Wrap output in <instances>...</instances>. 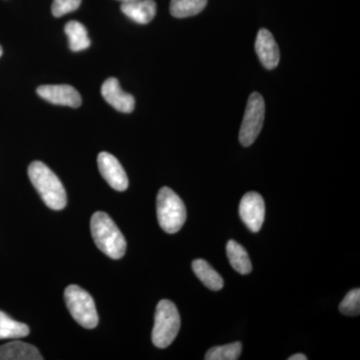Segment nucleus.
<instances>
[{
    "label": "nucleus",
    "instance_id": "nucleus-1",
    "mask_svg": "<svg viewBox=\"0 0 360 360\" xmlns=\"http://www.w3.org/2000/svg\"><path fill=\"white\" fill-rule=\"evenodd\" d=\"M28 176L45 205L53 210H61L68 198L65 186L53 172L41 161H33L28 167Z\"/></svg>",
    "mask_w": 360,
    "mask_h": 360
},
{
    "label": "nucleus",
    "instance_id": "nucleus-2",
    "mask_svg": "<svg viewBox=\"0 0 360 360\" xmlns=\"http://www.w3.org/2000/svg\"><path fill=\"white\" fill-rule=\"evenodd\" d=\"M92 238L97 248L112 259H120L127 251V240L115 221L105 212H97L90 221Z\"/></svg>",
    "mask_w": 360,
    "mask_h": 360
},
{
    "label": "nucleus",
    "instance_id": "nucleus-3",
    "mask_svg": "<svg viewBox=\"0 0 360 360\" xmlns=\"http://www.w3.org/2000/svg\"><path fill=\"white\" fill-rule=\"evenodd\" d=\"M156 212L161 229L167 233L179 232L186 220L184 201L169 187H162L158 193Z\"/></svg>",
    "mask_w": 360,
    "mask_h": 360
},
{
    "label": "nucleus",
    "instance_id": "nucleus-4",
    "mask_svg": "<svg viewBox=\"0 0 360 360\" xmlns=\"http://www.w3.org/2000/svg\"><path fill=\"white\" fill-rule=\"evenodd\" d=\"M180 329L179 310L174 302L162 300L156 307L153 342L156 347L167 348L174 342Z\"/></svg>",
    "mask_w": 360,
    "mask_h": 360
},
{
    "label": "nucleus",
    "instance_id": "nucleus-5",
    "mask_svg": "<svg viewBox=\"0 0 360 360\" xmlns=\"http://www.w3.org/2000/svg\"><path fill=\"white\" fill-rule=\"evenodd\" d=\"M65 298L71 316L79 326L87 329L96 328L98 314L94 298L89 292L73 284L66 288Z\"/></svg>",
    "mask_w": 360,
    "mask_h": 360
},
{
    "label": "nucleus",
    "instance_id": "nucleus-6",
    "mask_svg": "<svg viewBox=\"0 0 360 360\" xmlns=\"http://www.w3.org/2000/svg\"><path fill=\"white\" fill-rule=\"evenodd\" d=\"M265 116L264 97L258 92H253L248 98V105L239 131V141L248 148L253 143L262 131Z\"/></svg>",
    "mask_w": 360,
    "mask_h": 360
},
{
    "label": "nucleus",
    "instance_id": "nucleus-7",
    "mask_svg": "<svg viewBox=\"0 0 360 360\" xmlns=\"http://www.w3.org/2000/svg\"><path fill=\"white\" fill-rule=\"evenodd\" d=\"M239 215L251 231H259L265 219V203L262 196L252 191L245 194L239 205Z\"/></svg>",
    "mask_w": 360,
    "mask_h": 360
},
{
    "label": "nucleus",
    "instance_id": "nucleus-8",
    "mask_svg": "<svg viewBox=\"0 0 360 360\" xmlns=\"http://www.w3.org/2000/svg\"><path fill=\"white\" fill-rule=\"evenodd\" d=\"M99 172L108 184L117 191H127L129 177L117 158L108 153H101L97 156Z\"/></svg>",
    "mask_w": 360,
    "mask_h": 360
},
{
    "label": "nucleus",
    "instance_id": "nucleus-9",
    "mask_svg": "<svg viewBox=\"0 0 360 360\" xmlns=\"http://www.w3.org/2000/svg\"><path fill=\"white\" fill-rule=\"evenodd\" d=\"M37 92L44 101L56 105L70 106L72 108L82 105V99L79 92L70 85H41Z\"/></svg>",
    "mask_w": 360,
    "mask_h": 360
},
{
    "label": "nucleus",
    "instance_id": "nucleus-10",
    "mask_svg": "<svg viewBox=\"0 0 360 360\" xmlns=\"http://www.w3.org/2000/svg\"><path fill=\"white\" fill-rule=\"evenodd\" d=\"M101 94L106 103H110L113 108L120 112L130 113L134 110V97L123 91L120 82L115 77L108 78L103 82Z\"/></svg>",
    "mask_w": 360,
    "mask_h": 360
},
{
    "label": "nucleus",
    "instance_id": "nucleus-11",
    "mask_svg": "<svg viewBox=\"0 0 360 360\" xmlns=\"http://www.w3.org/2000/svg\"><path fill=\"white\" fill-rule=\"evenodd\" d=\"M255 51L265 68L274 70L281 60V52L269 30H260L255 40Z\"/></svg>",
    "mask_w": 360,
    "mask_h": 360
},
{
    "label": "nucleus",
    "instance_id": "nucleus-12",
    "mask_svg": "<svg viewBox=\"0 0 360 360\" xmlns=\"http://www.w3.org/2000/svg\"><path fill=\"white\" fill-rule=\"evenodd\" d=\"M122 11L127 18L139 25H148L156 15L155 0H136L122 4Z\"/></svg>",
    "mask_w": 360,
    "mask_h": 360
},
{
    "label": "nucleus",
    "instance_id": "nucleus-13",
    "mask_svg": "<svg viewBox=\"0 0 360 360\" xmlns=\"http://www.w3.org/2000/svg\"><path fill=\"white\" fill-rule=\"evenodd\" d=\"M39 349L30 343L11 341L0 347V360H41Z\"/></svg>",
    "mask_w": 360,
    "mask_h": 360
},
{
    "label": "nucleus",
    "instance_id": "nucleus-14",
    "mask_svg": "<svg viewBox=\"0 0 360 360\" xmlns=\"http://www.w3.org/2000/svg\"><path fill=\"white\" fill-rule=\"evenodd\" d=\"M193 269L196 276L200 279L201 283L205 284L206 288H210V290L219 291L224 288V283L222 277L205 259L194 260Z\"/></svg>",
    "mask_w": 360,
    "mask_h": 360
},
{
    "label": "nucleus",
    "instance_id": "nucleus-15",
    "mask_svg": "<svg viewBox=\"0 0 360 360\" xmlns=\"http://www.w3.org/2000/svg\"><path fill=\"white\" fill-rule=\"evenodd\" d=\"M226 255L231 262L232 269L238 274L245 276L250 274L252 270L250 255L246 252L245 248L234 240H229L226 245Z\"/></svg>",
    "mask_w": 360,
    "mask_h": 360
},
{
    "label": "nucleus",
    "instance_id": "nucleus-16",
    "mask_svg": "<svg viewBox=\"0 0 360 360\" xmlns=\"http://www.w3.org/2000/svg\"><path fill=\"white\" fill-rule=\"evenodd\" d=\"M65 32L68 37L70 49L72 51H85L91 44L86 28L78 21L71 20L66 23Z\"/></svg>",
    "mask_w": 360,
    "mask_h": 360
},
{
    "label": "nucleus",
    "instance_id": "nucleus-17",
    "mask_svg": "<svg viewBox=\"0 0 360 360\" xmlns=\"http://www.w3.org/2000/svg\"><path fill=\"white\" fill-rule=\"evenodd\" d=\"M30 335V328L22 322L13 321L0 311V340H18Z\"/></svg>",
    "mask_w": 360,
    "mask_h": 360
},
{
    "label": "nucleus",
    "instance_id": "nucleus-18",
    "mask_svg": "<svg viewBox=\"0 0 360 360\" xmlns=\"http://www.w3.org/2000/svg\"><path fill=\"white\" fill-rule=\"evenodd\" d=\"M207 0H172L170 13L176 18H191L205 8Z\"/></svg>",
    "mask_w": 360,
    "mask_h": 360
},
{
    "label": "nucleus",
    "instance_id": "nucleus-19",
    "mask_svg": "<svg viewBox=\"0 0 360 360\" xmlns=\"http://www.w3.org/2000/svg\"><path fill=\"white\" fill-rule=\"evenodd\" d=\"M243 350L241 342L221 345L210 348L205 355L206 360H236L239 359Z\"/></svg>",
    "mask_w": 360,
    "mask_h": 360
},
{
    "label": "nucleus",
    "instance_id": "nucleus-20",
    "mask_svg": "<svg viewBox=\"0 0 360 360\" xmlns=\"http://www.w3.org/2000/svg\"><path fill=\"white\" fill-rule=\"evenodd\" d=\"M340 311L347 316H356L360 314V290H350L340 304Z\"/></svg>",
    "mask_w": 360,
    "mask_h": 360
},
{
    "label": "nucleus",
    "instance_id": "nucleus-21",
    "mask_svg": "<svg viewBox=\"0 0 360 360\" xmlns=\"http://www.w3.org/2000/svg\"><path fill=\"white\" fill-rule=\"evenodd\" d=\"M82 4V0H53L51 11L56 18H61L65 14L77 11Z\"/></svg>",
    "mask_w": 360,
    "mask_h": 360
},
{
    "label": "nucleus",
    "instance_id": "nucleus-22",
    "mask_svg": "<svg viewBox=\"0 0 360 360\" xmlns=\"http://www.w3.org/2000/svg\"><path fill=\"white\" fill-rule=\"evenodd\" d=\"M288 360H307V357L304 354H297L290 356Z\"/></svg>",
    "mask_w": 360,
    "mask_h": 360
},
{
    "label": "nucleus",
    "instance_id": "nucleus-23",
    "mask_svg": "<svg viewBox=\"0 0 360 360\" xmlns=\"http://www.w3.org/2000/svg\"><path fill=\"white\" fill-rule=\"evenodd\" d=\"M118 1L122 2V4H127V2L136 1V0H118Z\"/></svg>",
    "mask_w": 360,
    "mask_h": 360
},
{
    "label": "nucleus",
    "instance_id": "nucleus-24",
    "mask_svg": "<svg viewBox=\"0 0 360 360\" xmlns=\"http://www.w3.org/2000/svg\"><path fill=\"white\" fill-rule=\"evenodd\" d=\"M2 53H4V51H2L1 45H0V58H1Z\"/></svg>",
    "mask_w": 360,
    "mask_h": 360
}]
</instances>
